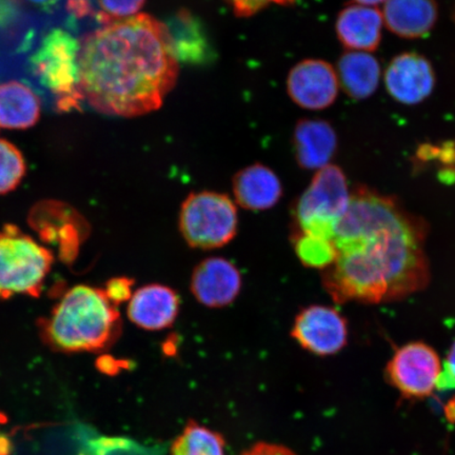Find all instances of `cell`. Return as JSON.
<instances>
[{
    "label": "cell",
    "mask_w": 455,
    "mask_h": 455,
    "mask_svg": "<svg viewBox=\"0 0 455 455\" xmlns=\"http://www.w3.org/2000/svg\"><path fill=\"white\" fill-rule=\"evenodd\" d=\"M428 228L395 198L366 187L351 192L331 242L337 259L322 272L335 303L385 304L428 286Z\"/></svg>",
    "instance_id": "obj_1"
},
{
    "label": "cell",
    "mask_w": 455,
    "mask_h": 455,
    "mask_svg": "<svg viewBox=\"0 0 455 455\" xmlns=\"http://www.w3.org/2000/svg\"><path fill=\"white\" fill-rule=\"evenodd\" d=\"M78 64L84 100L96 111L122 117L158 110L180 71L166 26L144 13L88 34Z\"/></svg>",
    "instance_id": "obj_2"
},
{
    "label": "cell",
    "mask_w": 455,
    "mask_h": 455,
    "mask_svg": "<svg viewBox=\"0 0 455 455\" xmlns=\"http://www.w3.org/2000/svg\"><path fill=\"white\" fill-rule=\"evenodd\" d=\"M121 316L105 290L73 287L54 307L45 322L44 337L66 352L104 349L118 337Z\"/></svg>",
    "instance_id": "obj_3"
},
{
    "label": "cell",
    "mask_w": 455,
    "mask_h": 455,
    "mask_svg": "<svg viewBox=\"0 0 455 455\" xmlns=\"http://www.w3.org/2000/svg\"><path fill=\"white\" fill-rule=\"evenodd\" d=\"M53 264V256L19 228L0 231V299L16 294L37 297Z\"/></svg>",
    "instance_id": "obj_4"
},
{
    "label": "cell",
    "mask_w": 455,
    "mask_h": 455,
    "mask_svg": "<svg viewBox=\"0 0 455 455\" xmlns=\"http://www.w3.org/2000/svg\"><path fill=\"white\" fill-rule=\"evenodd\" d=\"M81 44L70 33L54 28L31 57V68L39 82L57 98L60 111L78 110L84 100L79 79Z\"/></svg>",
    "instance_id": "obj_5"
},
{
    "label": "cell",
    "mask_w": 455,
    "mask_h": 455,
    "mask_svg": "<svg viewBox=\"0 0 455 455\" xmlns=\"http://www.w3.org/2000/svg\"><path fill=\"white\" fill-rule=\"evenodd\" d=\"M350 196L343 170L334 164L318 170L295 206L298 231L331 241Z\"/></svg>",
    "instance_id": "obj_6"
},
{
    "label": "cell",
    "mask_w": 455,
    "mask_h": 455,
    "mask_svg": "<svg viewBox=\"0 0 455 455\" xmlns=\"http://www.w3.org/2000/svg\"><path fill=\"white\" fill-rule=\"evenodd\" d=\"M179 226L192 248H221L235 237L237 209L231 198L221 193H192L181 204Z\"/></svg>",
    "instance_id": "obj_7"
},
{
    "label": "cell",
    "mask_w": 455,
    "mask_h": 455,
    "mask_svg": "<svg viewBox=\"0 0 455 455\" xmlns=\"http://www.w3.org/2000/svg\"><path fill=\"white\" fill-rule=\"evenodd\" d=\"M439 355L423 341L401 347L387 363V379L409 400H422L437 388L442 374Z\"/></svg>",
    "instance_id": "obj_8"
},
{
    "label": "cell",
    "mask_w": 455,
    "mask_h": 455,
    "mask_svg": "<svg viewBox=\"0 0 455 455\" xmlns=\"http://www.w3.org/2000/svg\"><path fill=\"white\" fill-rule=\"evenodd\" d=\"M292 338L307 351L320 356L339 354L348 340V323L332 307H306L295 317Z\"/></svg>",
    "instance_id": "obj_9"
},
{
    "label": "cell",
    "mask_w": 455,
    "mask_h": 455,
    "mask_svg": "<svg viewBox=\"0 0 455 455\" xmlns=\"http://www.w3.org/2000/svg\"><path fill=\"white\" fill-rule=\"evenodd\" d=\"M337 71L322 60L300 61L290 71L287 90L290 98L307 110H323L333 104L339 95Z\"/></svg>",
    "instance_id": "obj_10"
},
{
    "label": "cell",
    "mask_w": 455,
    "mask_h": 455,
    "mask_svg": "<svg viewBox=\"0 0 455 455\" xmlns=\"http://www.w3.org/2000/svg\"><path fill=\"white\" fill-rule=\"evenodd\" d=\"M384 83L392 99L413 106L429 98L435 87V73L425 56L402 53L387 67Z\"/></svg>",
    "instance_id": "obj_11"
},
{
    "label": "cell",
    "mask_w": 455,
    "mask_h": 455,
    "mask_svg": "<svg viewBox=\"0 0 455 455\" xmlns=\"http://www.w3.org/2000/svg\"><path fill=\"white\" fill-rule=\"evenodd\" d=\"M242 284L241 272L235 264L225 259L210 258L193 271L190 288L202 305L223 308L236 299Z\"/></svg>",
    "instance_id": "obj_12"
},
{
    "label": "cell",
    "mask_w": 455,
    "mask_h": 455,
    "mask_svg": "<svg viewBox=\"0 0 455 455\" xmlns=\"http://www.w3.org/2000/svg\"><path fill=\"white\" fill-rule=\"evenodd\" d=\"M164 26L176 60L192 66H207L215 60V49L206 27L189 10H180Z\"/></svg>",
    "instance_id": "obj_13"
},
{
    "label": "cell",
    "mask_w": 455,
    "mask_h": 455,
    "mask_svg": "<svg viewBox=\"0 0 455 455\" xmlns=\"http://www.w3.org/2000/svg\"><path fill=\"white\" fill-rule=\"evenodd\" d=\"M180 299L175 290L164 284L152 283L132 294L128 305V316L136 326L159 331L173 325L178 318Z\"/></svg>",
    "instance_id": "obj_14"
},
{
    "label": "cell",
    "mask_w": 455,
    "mask_h": 455,
    "mask_svg": "<svg viewBox=\"0 0 455 455\" xmlns=\"http://www.w3.org/2000/svg\"><path fill=\"white\" fill-rule=\"evenodd\" d=\"M384 25L379 10L354 4L340 11L335 28L339 41L347 50L370 53L382 42Z\"/></svg>",
    "instance_id": "obj_15"
},
{
    "label": "cell",
    "mask_w": 455,
    "mask_h": 455,
    "mask_svg": "<svg viewBox=\"0 0 455 455\" xmlns=\"http://www.w3.org/2000/svg\"><path fill=\"white\" fill-rule=\"evenodd\" d=\"M295 158L300 168L321 170L338 149V136L331 124L320 119H301L293 135Z\"/></svg>",
    "instance_id": "obj_16"
},
{
    "label": "cell",
    "mask_w": 455,
    "mask_h": 455,
    "mask_svg": "<svg viewBox=\"0 0 455 455\" xmlns=\"http://www.w3.org/2000/svg\"><path fill=\"white\" fill-rule=\"evenodd\" d=\"M384 24L403 38H422L432 31L439 16L436 0H386Z\"/></svg>",
    "instance_id": "obj_17"
},
{
    "label": "cell",
    "mask_w": 455,
    "mask_h": 455,
    "mask_svg": "<svg viewBox=\"0 0 455 455\" xmlns=\"http://www.w3.org/2000/svg\"><path fill=\"white\" fill-rule=\"evenodd\" d=\"M233 193L243 208L250 212H265L280 202L283 186L270 168L255 164L236 173L233 179Z\"/></svg>",
    "instance_id": "obj_18"
},
{
    "label": "cell",
    "mask_w": 455,
    "mask_h": 455,
    "mask_svg": "<svg viewBox=\"0 0 455 455\" xmlns=\"http://www.w3.org/2000/svg\"><path fill=\"white\" fill-rule=\"evenodd\" d=\"M339 85L350 98L366 100L377 91L379 84L380 66L368 52L347 51L338 64Z\"/></svg>",
    "instance_id": "obj_19"
},
{
    "label": "cell",
    "mask_w": 455,
    "mask_h": 455,
    "mask_svg": "<svg viewBox=\"0 0 455 455\" xmlns=\"http://www.w3.org/2000/svg\"><path fill=\"white\" fill-rule=\"evenodd\" d=\"M41 117V100L19 82L0 84V127L28 129Z\"/></svg>",
    "instance_id": "obj_20"
},
{
    "label": "cell",
    "mask_w": 455,
    "mask_h": 455,
    "mask_svg": "<svg viewBox=\"0 0 455 455\" xmlns=\"http://www.w3.org/2000/svg\"><path fill=\"white\" fill-rule=\"evenodd\" d=\"M225 442L216 432L191 422L172 447V455H225Z\"/></svg>",
    "instance_id": "obj_21"
},
{
    "label": "cell",
    "mask_w": 455,
    "mask_h": 455,
    "mask_svg": "<svg viewBox=\"0 0 455 455\" xmlns=\"http://www.w3.org/2000/svg\"><path fill=\"white\" fill-rule=\"evenodd\" d=\"M294 249L299 259L309 268L325 270L337 259V249L326 238L306 235L297 231L294 235Z\"/></svg>",
    "instance_id": "obj_22"
},
{
    "label": "cell",
    "mask_w": 455,
    "mask_h": 455,
    "mask_svg": "<svg viewBox=\"0 0 455 455\" xmlns=\"http://www.w3.org/2000/svg\"><path fill=\"white\" fill-rule=\"evenodd\" d=\"M78 455H145L144 449L135 443L118 437L100 436L87 427L77 429Z\"/></svg>",
    "instance_id": "obj_23"
},
{
    "label": "cell",
    "mask_w": 455,
    "mask_h": 455,
    "mask_svg": "<svg viewBox=\"0 0 455 455\" xmlns=\"http://www.w3.org/2000/svg\"><path fill=\"white\" fill-rule=\"evenodd\" d=\"M26 174L24 156L11 142L0 140V195L13 191Z\"/></svg>",
    "instance_id": "obj_24"
},
{
    "label": "cell",
    "mask_w": 455,
    "mask_h": 455,
    "mask_svg": "<svg viewBox=\"0 0 455 455\" xmlns=\"http://www.w3.org/2000/svg\"><path fill=\"white\" fill-rule=\"evenodd\" d=\"M146 0H99L101 12L112 20H124L138 15Z\"/></svg>",
    "instance_id": "obj_25"
},
{
    "label": "cell",
    "mask_w": 455,
    "mask_h": 455,
    "mask_svg": "<svg viewBox=\"0 0 455 455\" xmlns=\"http://www.w3.org/2000/svg\"><path fill=\"white\" fill-rule=\"evenodd\" d=\"M237 17H250L268 7L271 4L290 5L295 0H226Z\"/></svg>",
    "instance_id": "obj_26"
},
{
    "label": "cell",
    "mask_w": 455,
    "mask_h": 455,
    "mask_svg": "<svg viewBox=\"0 0 455 455\" xmlns=\"http://www.w3.org/2000/svg\"><path fill=\"white\" fill-rule=\"evenodd\" d=\"M134 282L127 277L113 278L105 290L107 297L114 305L124 303L132 297V287Z\"/></svg>",
    "instance_id": "obj_27"
},
{
    "label": "cell",
    "mask_w": 455,
    "mask_h": 455,
    "mask_svg": "<svg viewBox=\"0 0 455 455\" xmlns=\"http://www.w3.org/2000/svg\"><path fill=\"white\" fill-rule=\"evenodd\" d=\"M243 455H295L288 448L272 443H260L255 445L249 451L244 452Z\"/></svg>",
    "instance_id": "obj_28"
},
{
    "label": "cell",
    "mask_w": 455,
    "mask_h": 455,
    "mask_svg": "<svg viewBox=\"0 0 455 455\" xmlns=\"http://www.w3.org/2000/svg\"><path fill=\"white\" fill-rule=\"evenodd\" d=\"M68 9H69L74 15L79 17L91 14V5L88 0H69Z\"/></svg>",
    "instance_id": "obj_29"
},
{
    "label": "cell",
    "mask_w": 455,
    "mask_h": 455,
    "mask_svg": "<svg viewBox=\"0 0 455 455\" xmlns=\"http://www.w3.org/2000/svg\"><path fill=\"white\" fill-rule=\"evenodd\" d=\"M31 4L36 5L38 9L44 11V12H51L54 10L60 0H28Z\"/></svg>",
    "instance_id": "obj_30"
},
{
    "label": "cell",
    "mask_w": 455,
    "mask_h": 455,
    "mask_svg": "<svg viewBox=\"0 0 455 455\" xmlns=\"http://www.w3.org/2000/svg\"><path fill=\"white\" fill-rule=\"evenodd\" d=\"M445 371L451 374L455 380V340L451 346V350L448 352L447 361L445 363Z\"/></svg>",
    "instance_id": "obj_31"
},
{
    "label": "cell",
    "mask_w": 455,
    "mask_h": 455,
    "mask_svg": "<svg viewBox=\"0 0 455 455\" xmlns=\"http://www.w3.org/2000/svg\"><path fill=\"white\" fill-rule=\"evenodd\" d=\"M446 415L451 422L455 423V398L447 403Z\"/></svg>",
    "instance_id": "obj_32"
},
{
    "label": "cell",
    "mask_w": 455,
    "mask_h": 455,
    "mask_svg": "<svg viewBox=\"0 0 455 455\" xmlns=\"http://www.w3.org/2000/svg\"><path fill=\"white\" fill-rule=\"evenodd\" d=\"M355 4L369 5V7H377L379 4H382L386 0H355Z\"/></svg>",
    "instance_id": "obj_33"
},
{
    "label": "cell",
    "mask_w": 455,
    "mask_h": 455,
    "mask_svg": "<svg viewBox=\"0 0 455 455\" xmlns=\"http://www.w3.org/2000/svg\"><path fill=\"white\" fill-rule=\"evenodd\" d=\"M178 346V343H176V340L172 341L171 339H168L167 343L164 345V352H166L167 355H172L173 351H176V347Z\"/></svg>",
    "instance_id": "obj_34"
}]
</instances>
